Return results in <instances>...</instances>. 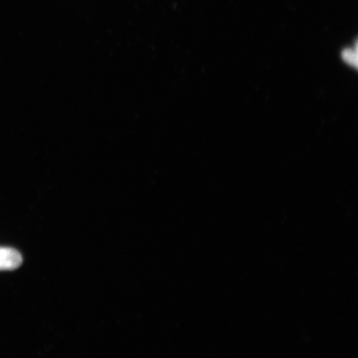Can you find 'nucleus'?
Masks as SVG:
<instances>
[{"mask_svg": "<svg viewBox=\"0 0 358 358\" xmlns=\"http://www.w3.org/2000/svg\"><path fill=\"white\" fill-rule=\"evenodd\" d=\"M22 257L17 250L0 248V271H13L21 266Z\"/></svg>", "mask_w": 358, "mask_h": 358, "instance_id": "nucleus-1", "label": "nucleus"}, {"mask_svg": "<svg viewBox=\"0 0 358 358\" xmlns=\"http://www.w3.org/2000/svg\"><path fill=\"white\" fill-rule=\"evenodd\" d=\"M343 59L353 66H357V51H353L352 49H345L342 53Z\"/></svg>", "mask_w": 358, "mask_h": 358, "instance_id": "nucleus-2", "label": "nucleus"}]
</instances>
